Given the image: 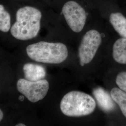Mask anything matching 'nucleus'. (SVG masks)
<instances>
[{
	"instance_id": "f257e3e1",
	"label": "nucleus",
	"mask_w": 126,
	"mask_h": 126,
	"mask_svg": "<svg viewBox=\"0 0 126 126\" xmlns=\"http://www.w3.org/2000/svg\"><path fill=\"white\" fill-rule=\"evenodd\" d=\"M42 15L40 11L31 6L20 8L16 14V22L10 29L15 38L28 40L36 37L40 31Z\"/></svg>"
},
{
	"instance_id": "f03ea898",
	"label": "nucleus",
	"mask_w": 126,
	"mask_h": 126,
	"mask_svg": "<svg viewBox=\"0 0 126 126\" xmlns=\"http://www.w3.org/2000/svg\"><path fill=\"white\" fill-rule=\"evenodd\" d=\"M26 52L29 57L34 61L51 64L62 63L68 55L67 48L63 43L44 41L28 46Z\"/></svg>"
},
{
	"instance_id": "7ed1b4c3",
	"label": "nucleus",
	"mask_w": 126,
	"mask_h": 126,
	"mask_svg": "<svg viewBox=\"0 0 126 126\" xmlns=\"http://www.w3.org/2000/svg\"><path fill=\"white\" fill-rule=\"evenodd\" d=\"M96 106L94 99L89 95L73 91L63 97L60 107L64 115L69 117H80L92 113Z\"/></svg>"
},
{
	"instance_id": "20e7f679",
	"label": "nucleus",
	"mask_w": 126,
	"mask_h": 126,
	"mask_svg": "<svg viewBox=\"0 0 126 126\" xmlns=\"http://www.w3.org/2000/svg\"><path fill=\"white\" fill-rule=\"evenodd\" d=\"M101 42L102 37L98 31L91 30L86 33L79 48V56L82 66L92 61Z\"/></svg>"
},
{
	"instance_id": "39448f33",
	"label": "nucleus",
	"mask_w": 126,
	"mask_h": 126,
	"mask_svg": "<svg viewBox=\"0 0 126 126\" xmlns=\"http://www.w3.org/2000/svg\"><path fill=\"white\" fill-rule=\"evenodd\" d=\"M62 13L69 27L76 33L81 32L86 24L87 14L80 5L69 0L63 5Z\"/></svg>"
},
{
	"instance_id": "423d86ee",
	"label": "nucleus",
	"mask_w": 126,
	"mask_h": 126,
	"mask_svg": "<svg viewBox=\"0 0 126 126\" xmlns=\"http://www.w3.org/2000/svg\"><path fill=\"white\" fill-rule=\"evenodd\" d=\"M17 89L29 101L35 103L45 98L49 89V83L44 79L32 81L21 79L17 81Z\"/></svg>"
},
{
	"instance_id": "0eeeda50",
	"label": "nucleus",
	"mask_w": 126,
	"mask_h": 126,
	"mask_svg": "<svg viewBox=\"0 0 126 126\" xmlns=\"http://www.w3.org/2000/svg\"><path fill=\"white\" fill-rule=\"evenodd\" d=\"M93 94L99 107L105 112H110L115 108V103L111 95L104 90L98 87L93 91Z\"/></svg>"
},
{
	"instance_id": "6e6552de",
	"label": "nucleus",
	"mask_w": 126,
	"mask_h": 126,
	"mask_svg": "<svg viewBox=\"0 0 126 126\" xmlns=\"http://www.w3.org/2000/svg\"><path fill=\"white\" fill-rule=\"evenodd\" d=\"M24 77L26 79L36 81L43 79L46 75L45 68L39 64L27 63L23 67Z\"/></svg>"
},
{
	"instance_id": "1a4fd4ad",
	"label": "nucleus",
	"mask_w": 126,
	"mask_h": 126,
	"mask_svg": "<svg viewBox=\"0 0 126 126\" xmlns=\"http://www.w3.org/2000/svg\"><path fill=\"white\" fill-rule=\"evenodd\" d=\"M109 21L115 31L122 36L126 38V18L120 12L111 14Z\"/></svg>"
},
{
	"instance_id": "9d476101",
	"label": "nucleus",
	"mask_w": 126,
	"mask_h": 126,
	"mask_svg": "<svg viewBox=\"0 0 126 126\" xmlns=\"http://www.w3.org/2000/svg\"><path fill=\"white\" fill-rule=\"evenodd\" d=\"M113 57L117 63L126 64V38H119L114 43Z\"/></svg>"
},
{
	"instance_id": "9b49d317",
	"label": "nucleus",
	"mask_w": 126,
	"mask_h": 126,
	"mask_svg": "<svg viewBox=\"0 0 126 126\" xmlns=\"http://www.w3.org/2000/svg\"><path fill=\"white\" fill-rule=\"evenodd\" d=\"M110 95L114 102L119 106L122 113L126 118V92L120 88L114 87L110 92Z\"/></svg>"
},
{
	"instance_id": "f8f14e48",
	"label": "nucleus",
	"mask_w": 126,
	"mask_h": 126,
	"mask_svg": "<svg viewBox=\"0 0 126 126\" xmlns=\"http://www.w3.org/2000/svg\"><path fill=\"white\" fill-rule=\"evenodd\" d=\"M11 29V17L9 13L5 9L2 5L0 4V31L9 32Z\"/></svg>"
},
{
	"instance_id": "ddd939ff",
	"label": "nucleus",
	"mask_w": 126,
	"mask_h": 126,
	"mask_svg": "<svg viewBox=\"0 0 126 126\" xmlns=\"http://www.w3.org/2000/svg\"><path fill=\"white\" fill-rule=\"evenodd\" d=\"M116 83L120 89L126 92V72H120L117 75Z\"/></svg>"
},
{
	"instance_id": "4468645a",
	"label": "nucleus",
	"mask_w": 126,
	"mask_h": 126,
	"mask_svg": "<svg viewBox=\"0 0 126 126\" xmlns=\"http://www.w3.org/2000/svg\"><path fill=\"white\" fill-rule=\"evenodd\" d=\"M3 117V113L0 109V122H1V120H2Z\"/></svg>"
},
{
	"instance_id": "2eb2a0df",
	"label": "nucleus",
	"mask_w": 126,
	"mask_h": 126,
	"mask_svg": "<svg viewBox=\"0 0 126 126\" xmlns=\"http://www.w3.org/2000/svg\"><path fill=\"white\" fill-rule=\"evenodd\" d=\"M16 126H25V125L23 124V123H18L17 125H16Z\"/></svg>"
},
{
	"instance_id": "dca6fc26",
	"label": "nucleus",
	"mask_w": 126,
	"mask_h": 126,
	"mask_svg": "<svg viewBox=\"0 0 126 126\" xmlns=\"http://www.w3.org/2000/svg\"><path fill=\"white\" fill-rule=\"evenodd\" d=\"M19 100H20L21 101H22V100H23V99H24V97L23 96H20L19 98Z\"/></svg>"
}]
</instances>
